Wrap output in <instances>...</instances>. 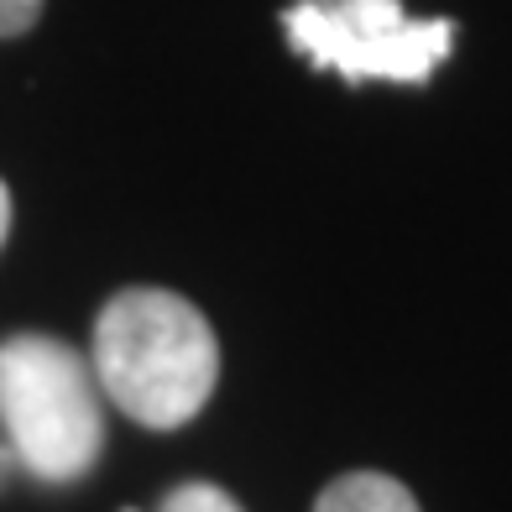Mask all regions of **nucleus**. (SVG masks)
Instances as JSON below:
<instances>
[{
    "mask_svg": "<svg viewBox=\"0 0 512 512\" xmlns=\"http://www.w3.org/2000/svg\"><path fill=\"white\" fill-rule=\"evenodd\" d=\"M95 382L126 418L183 429L220 382V340L183 293L126 288L95 319Z\"/></svg>",
    "mask_w": 512,
    "mask_h": 512,
    "instance_id": "1",
    "label": "nucleus"
},
{
    "mask_svg": "<svg viewBox=\"0 0 512 512\" xmlns=\"http://www.w3.org/2000/svg\"><path fill=\"white\" fill-rule=\"evenodd\" d=\"M0 424L37 481L89 476L105 450L95 366L53 335H11L0 345Z\"/></svg>",
    "mask_w": 512,
    "mask_h": 512,
    "instance_id": "2",
    "label": "nucleus"
},
{
    "mask_svg": "<svg viewBox=\"0 0 512 512\" xmlns=\"http://www.w3.org/2000/svg\"><path fill=\"white\" fill-rule=\"evenodd\" d=\"M288 48L345 84H429L455 48L450 16H408L403 0H293Z\"/></svg>",
    "mask_w": 512,
    "mask_h": 512,
    "instance_id": "3",
    "label": "nucleus"
},
{
    "mask_svg": "<svg viewBox=\"0 0 512 512\" xmlns=\"http://www.w3.org/2000/svg\"><path fill=\"white\" fill-rule=\"evenodd\" d=\"M314 512H418V502L403 481H392L382 471H351L324 486Z\"/></svg>",
    "mask_w": 512,
    "mask_h": 512,
    "instance_id": "4",
    "label": "nucleus"
},
{
    "mask_svg": "<svg viewBox=\"0 0 512 512\" xmlns=\"http://www.w3.org/2000/svg\"><path fill=\"white\" fill-rule=\"evenodd\" d=\"M157 512H241V502L225 492V486H209V481H183L162 497Z\"/></svg>",
    "mask_w": 512,
    "mask_h": 512,
    "instance_id": "5",
    "label": "nucleus"
},
{
    "mask_svg": "<svg viewBox=\"0 0 512 512\" xmlns=\"http://www.w3.org/2000/svg\"><path fill=\"white\" fill-rule=\"evenodd\" d=\"M37 16H42V0H0V37L32 32Z\"/></svg>",
    "mask_w": 512,
    "mask_h": 512,
    "instance_id": "6",
    "label": "nucleus"
},
{
    "mask_svg": "<svg viewBox=\"0 0 512 512\" xmlns=\"http://www.w3.org/2000/svg\"><path fill=\"white\" fill-rule=\"evenodd\" d=\"M6 230H11V194H6V183H0V246H6Z\"/></svg>",
    "mask_w": 512,
    "mask_h": 512,
    "instance_id": "7",
    "label": "nucleus"
},
{
    "mask_svg": "<svg viewBox=\"0 0 512 512\" xmlns=\"http://www.w3.org/2000/svg\"><path fill=\"white\" fill-rule=\"evenodd\" d=\"M16 465V455H11V445H0V481H6V471Z\"/></svg>",
    "mask_w": 512,
    "mask_h": 512,
    "instance_id": "8",
    "label": "nucleus"
}]
</instances>
